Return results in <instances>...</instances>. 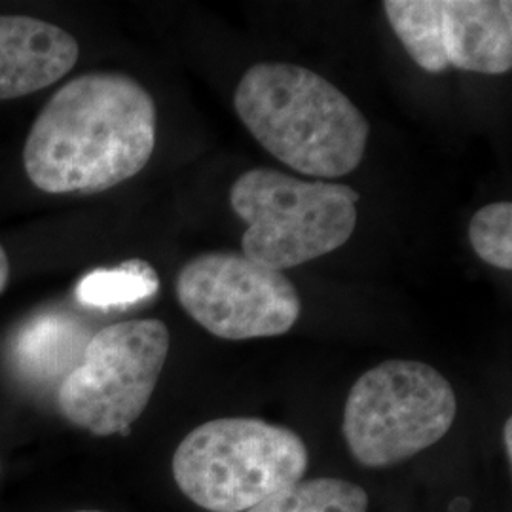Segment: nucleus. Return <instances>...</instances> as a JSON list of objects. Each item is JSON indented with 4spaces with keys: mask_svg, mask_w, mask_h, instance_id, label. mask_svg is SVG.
Masks as SVG:
<instances>
[{
    "mask_svg": "<svg viewBox=\"0 0 512 512\" xmlns=\"http://www.w3.org/2000/svg\"><path fill=\"white\" fill-rule=\"evenodd\" d=\"M177 298L203 329L234 342L281 336L302 311L287 275L234 251L203 253L186 262L177 277Z\"/></svg>",
    "mask_w": 512,
    "mask_h": 512,
    "instance_id": "7",
    "label": "nucleus"
},
{
    "mask_svg": "<svg viewBox=\"0 0 512 512\" xmlns=\"http://www.w3.org/2000/svg\"><path fill=\"white\" fill-rule=\"evenodd\" d=\"M456 414V391L437 368L389 359L351 387L342 431L351 456L380 469L435 446L452 429Z\"/></svg>",
    "mask_w": 512,
    "mask_h": 512,
    "instance_id": "5",
    "label": "nucleus"
},
{
    "mask_svg": "<svg viewBox=\"0 0 512 512\" xmlns=\"http://www.w3.org/2000/svg\"><path fill=\"white\" fill-rule=\"evenodd\" d=\"M8 279H10V260L6 251L2 249L0 245V294L4 293L6 285H8Z\"/></svg>",
    "mask_w": 512,
    "mask_h": 512,
    "instance_id": "14",
    "label": "nucleus"
},
{
    "mask_svg": "<svg viewBox=\"0 0 512 512\" xmlns=\"http://www.w3.org/2000/svg\"><path fill=\"white\" fill-rule=\"evenodd\" d=\"M82 330L65 315L44 313L19 330L14 361L29 378H50L74 361Z\"/></svg>",
    "mask_w": 512,
    "mask_h": 512,
    "instance_id": "10",
    "label": "nucleus"
},
{
    "mask_svg": "<svg viewBox=\"0 0 512 512\" xmlns=\"http://www.w3.org/2000/svg\"><path fill=\"white\" fill-rule=\"evenodd\" d=\"M234 107L258 145L302 175L338 179L365 158L370 124L348 95L293 63H258L239 80Z\"/></svg>",
    "mask_w": 512,
    "mask_h": 512,
    "instance_id": "2",
    "label": "nucleus"
},
{
    "mask_svg": "<svg viewBox=\"0 0 512 512\" xmlns=\"http://www.w3.org/2000/svg\"><path fill=\"white\" fill-rule=\"evenodd\" d=\"M169 346V330L158 319L124 321L95 332L78 365L61 380L59 412L97 437L128 435L152 399Z\"/></svg>",
    "mask_w": 512,
    "mask_h": 512,
    "instance_id": "6",
    "label": "nucleus"
},
{
    "mask_svg": "<svg viewBox=\"0 0 512 512\" xmlns=\"http://www.w3.org/2000/svg\"><path fill=\"white\" fill-rule=\"evenodd\" d=\"M310 454L293 429L258 418H219L190 431L173 456V478L209 512H247L304 480Z\"/></svg>",
    "mask_w": 512,
    "mask_h": 512,
    "instance_id": "3",
    "label": "nucleus"
},
{
    "mask_svg": "<svg viewBox=\"0 0 512 512\" xmlns=\"http://www.w3.org/2000/svg\"><path fill=\"white\" fill-rule=\"evenodd\" d=\"M160 279L156 270L141 258H131L116 268H101L86 275L76 298L88 308H120L147 300L158 293Z\"/></svg>",
    "mask_w": 512,
    "mask_h": 512,
    "instance_id": "11",
    "label": "nucleus"
},
{
    "mask_svg": "<svg viewBox=\"0 0 512 512\" xmlns=\"http://www.w3.org/2000/svg\"><path fill=\"white\" fill-rule=\"evenodd\" d=\"M156 147V105L128 74L65 84L29 131L23 164L48 194H93L141 173Z\"/></svg>",
    "mask_w": 512,
    "mask_h": 512,
    "instance_id": "1",
    "label": "nucleus"
},
{
    "mask_svg": "<svg viewBox=\"0 0 512 512\" xmlns=\"http://www.w3.org/2000/svg\"><path fill=\"white\" fill-rule=\"evenodd\" d=\"M359 194L348 184L302 181L272 167L243 173L230 205L247 224L243 255L283 272L338 251L357 226Z\"/></svg>",
    "mask_w": 512,
    "mask_h": 512,
    "instance_id": "4",
    "label": "nucleus"
},
{
    "mask_svg": "<svg viewBox=\"0 0 512 512\" xmlns=\"http://www.w3.org/2000/svg\"><path fill=\"white\" fill-rule=\"evenodd\" d=\"M78 42L42 19L0 16V101L61 80L78 61Z\"/></svg>",
    "mask_w": 512,
    "mask_h": 512,
    "instance_id": "9",
    "label": "nucleus"
},
{
    "mask_svg": "<svg viewBox=\"0 0 512 512\" xmlns=\"http://www.w3.org/2000/svg\"><path fill=\"white\" fill-rule=\"evenodd\" d=\"M503 442H505V450H507V458H512V420H507L505 429H503Z\"/></svg>",
    "mask_w": 512,
    "mask_h": 512,
    "instance_id": "15",
    "label": "nucleus"
},
{
    "mask_svg": "<svg viewBox=\"0 0 512 512\" xmlns=\"http://www.w3.org/2000/svg\"><path fill=\"white\" fill-rule=\"evenodd\" d=\"M384 12L404 50L425 73L450 67L480 74L511 71L509 0H385Z\"/></svg>",
    "mask_w": 512,
    "mask_h": 512,
    "instance_id": "8",
    "label": "nucleus"
},
{
    "mask_svg": "<svg viewBox=\"0 0 512 512\" xmlns=\"http://www.w3.org/2000/svg\"><path fill=\"white\" fill-rule=\"evenodd\" d=\"M368 494L342 478H311L287 486L247 512H366Z\"/></svg>",
    "mask_w": 512,
    "mask_h": 512,
    "instance_id": "12",
    "label": "nucleus"
},
{
    "mask_svg": "<svg viewBox=\"0 0 512 512\" xmlns=\"http://www.w3.org/2000/svg\"><path fill=\"white\" fill-rule=\"evenodd\" d=\"M469 241L486 264L499 270H512L511 203H490L478 209L469 224Z\"/></svg>",
    "mask_w": 512,
    "mask_h": 512,
    "instance_id": "13",
    "label": "nucleus"
},
{
    "mask_svg": "<svg viewBox=\"0 0 512 512\" xmlns=\"http://www.w3.org/2000/svg\"><path fill=\"white\" fill-rule=\"evenodd\" d=\"M76 512H101V511H76Z\"/></svg>",
    "mask_w": 512,
    "mask_h": 512,
    "instance_id": "16",
    "label": "nucleus"
}]
</instances>
